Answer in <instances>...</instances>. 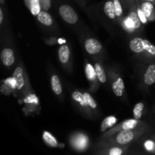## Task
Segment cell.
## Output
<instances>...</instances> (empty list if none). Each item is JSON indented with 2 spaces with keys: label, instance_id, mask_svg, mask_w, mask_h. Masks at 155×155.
Wrapping results in <instances>:
<instances>
[{
  "label": "cell",
  "instance_id": "6da1fadb",
  "mask_svg": "<svg viewBox=\"0 0 155 155\" xmlns=\"http://www.w3.org/2000/svg\"><path fill=\"white\" fill-rule=\"evenodd\" d=\"M130 48L136 54H144L155 57V45L146 39L133 38L130 42Z\"/></svg>",
  "mask_w": 155,
  "mask_h": 155
},
{
  "label": "cell",
  "instance_id": "7a4b0ae2",
  "mask_svg": "<svg viewBox=\"0 0 155 155\" xmlns=\"http://www.w3.org/2000/svg\"><path fill=\"white\" fill-rule=\"evenodd\" d=\"M58 13L62 19L68 24H74L78 21V15L69 5H61L58 8Z\"/></svg>",
  "mask_w": 155,
  "mask_h": 155
},
{
  "label": "cell",
  "instance_id": "3957f363",
  "mask_svg": "<svg viewBox=\"0 0 155 155\" xmlns=\"http://www.w3.org/2000/svg\"><path fill=\"white\" fill-rule=\"evenodd\" d=\"M85 49L89 54H96L102 49V45L95 38H89L84 43Z\"/></svg>",
  "mask_w": 155,
  "mask_h": 155
},
{
  "label": "cell",
  "instance_id": "277c9868",
  "mask_svg": "<svg viewBox=\"0 0 155 155\" xmlns=\"http://www.w3.org/2000/svg\"><path fill=\"white\" fill-rule=\"evenodd\" d=\"M135 136L136 134L133 130H121L117 135L115 140L119 145H127L134 139Z\"/></svg>",
  "mask_w": 155,
  "mask_h": 155
},
{
  "label": "cell",
  "instance_id": "5b68a950",
  "mask_svg": "<svg viewBox=\"0 0 155 155\" xmlns=\"http://www.w3.org/2000/svg\"><path fill=\"white\" fill-rule=\"evenodd\" d=\"M129 7V12H128V18L131 21L132 24L133 25V30H138L141 27L142 22L139 18V15L137 13V8H136V3H131Z\"/></svg>",
  "mask_w": 155,
  "mask_h": 155
},
{
  "label": "cell",
  "instance_id": "8992f818",
  "mask_svg": "<svg viewBox=\"0 0 155 155\" xmlns=\"http://www.w3.org/2000/svg\"><path fill=\"white\" fill-rule=\"evenodd\" d=\"M140 7L148 21H155V5L146 0H141Z\"/></svg>",
  "mask_w": 155,
  "mask_h": 155
},
{
  "label": "cell",
  "instance_id": "52a82bcc",
  "mask_svg": "<svg viewBox=\"0 0 155 155\" xmlns=\"http://www.w3.org/2000/svg\"><path fill=\"white\" fill-rule=\"evenodd\" d=\"M2 62L3 64L6 67H10L15 63V55H14V51L12 48H5L2 51L1 55Z\"/></svg>",
  "mask_w": 155,
  "mask_h": 155
},
{
  "label": "cell",
  "instance_id": "ba28073f",
  "mask_svg": "<svg viewBox=\"0 0 155 155\" xmlns=\"http://www.w3.org/2000/svg\"><path fill=\"white\" fill-rule=\"evenodd\" d=\"M13 79L15 82V89L21 90L24 86V70L21 67H17L13 74Z\"/></svg>",
  "mask_w": 155,
  "mask_h": 155
},
{
  "label": "cell",
  "instance_id": "9c48e42d",
  "mask_svg": "<svg viewBox=\"0 0 155 155\" xmlns=\"http://www.w3.org/2000/svg\"><path fill=\"white\" fill-rule=\"evenodd\" d=\"M144 83L147 86H151L155 83V64H151L145 71L144 74Z\"/></svg>",
  "mask_w": 155,
  "mask_h": 155
},
{
  "label": "cell",
  "instance_id": "30bf717a",
  "mask_svg": "<svg viewBox=\"0 0 155 155\" xmlns=\"http://www.w3.org/2000/svg\"><path fill=\"white\" fill-rule=\"evenodd\" d=\"M139 120H137L134 118V119H130L125 120L123 122L122 124H120L117 128L113 129L111 130V133H115V132L121 131V130H134L138 125H139Z\"/></svg>",
  "mask_w": 155,
  "mask_h": 155
},
{
  "label": "cell",
  "instance_id": "8fae6325",
  "mask_svg": "<svg viewBox=\"0 0 155 155\" xmlns=\"http://www.w3.org/2000/svg\"><path fill=\"white\" fill-rule=\"evenodd\" d=\"M112 90L114 94L117 97H121L125 91V84L121 77H118L112 84Z\"/></svg>",
  "mask_w": 155,
  "mask_h": 155
},
{
  "label": "cell",
  "instance_id": "7c38bea8",
  "mask_svg": "<svg viewBox=\"0 0 155 155\" xmlns=\"http://www.w3.org/2000/svg\"><path fill=\"white\" fill-rule=\"evenodd\" d=\"M71 57V51L68 45H63L60 46L58 49V58L59 61L63 64L68 63Z\"/></svg>",
  "mask_w": 155,
  "mask_h": 155
},
{
  "label": "cell",
  "instance_id": "4fadbf2b",
  "mask_svg": "<svg viewBox=\"0 0 155 155\" xmlns=\"http://www.w3.org/2000/svg\"><path fill=\"white\" fill-rule=\"evenodd\" d=\"M104 14L107 15L108 18L111 20H114L116 18V14H115L114 5L113 0H107L105 2L103 7Z\"/></svg>",
  "mask_w": 155,
  "mask_h": 155
},
{
  "label": "cell",
  "instance_id": "5bb4252c",
  "mask_svg": "<svg viewBox=\"0 0 155 155\" xmlns=\"http://www.w3.org/2000/svg\"><path fill=\"white\" fill-rule=\"evenodd\" d=\"M51 86L53 92L55 95H60L62 94L63 89H62V85L61 83V80L57 75H53L51 78Z\"/></svg>",
  "mask_w": 155,
  "mask_h": 155
},
{
  "label": "cell",
  "instance_id": "9a60e30c",
  "mask_svg": "<svg viewBox=\"0 0 155 155\" xmlns=\"http://www.w3.org/2000/svg\"><path fill=\"white\" fill-rule=\"evenodd\" d=\"M37 19L39 22L43 25L49 27V26L52 25L53 24V19L51 18V15L48 14V12H45V11H41L37 15Z\"/></svg>",
  "mask_w": 155,
  "mask_h": 155
},
{
  "label": "cell",
  "instance_id": "2e32d148",
  "mask_svg": "<svg viewBox=\"0 0 155 155\" xmlns=\"http://www.w3.org/2000/svg\"><path fill=\"white\" fill-rule=\"evenodd\" d=\"M26 3L30 8V12L34 16H37L41 12V3L39 0H25Z\"/></svg>",
  "mask_w": 155,
  "mask_h": 155
},
{
  "label": "cell",
  "instance_id": "e0dca14e",
  "mask_svg": "<svg viewBox=\"0 0 155 155\" xmlns=\"http://www.w3.org/2000/svg\"><path fill=\"white\" fill-rule=\"evenodd\" d=\"M117 119L114 116H109L104 118L101 124V132L104 133L107 129H110L111 127H114V125L117 123Z\"/></svg>",
  "mask_w": 155,
  "mask_h": 155
},
{
  "label": "cell",
  "instance_id": "ac0fdd59",
  "mask_svg": "<svg viewBox=\"0 0 155 155\" xmlns=\"http://www.w3.org/2000/svg\"><path fill=\"white\" fill-rule=\"evenodd\" d=\"M94 68H95V74H96V77H98V80L101 83H106V81H107V76H106L105 71H104L103 67L100 64L96 63L94 64Z\"/></svg>",
  "mask_w": 155,
  "mask_h": 155
},
{
  "label": "cell",
  "instance_id": "d6986e66",
  "mask_svg": "<svg viewBox=\"0 0 155 155\" xmlns=\"http://www.w3.org/2000/svg\"><path fill=\"white\" fill-rule=\"evenodd\" d=\"M42 139L45 141V143L51 147H58V143L57 142V139L54 138L51 133L48 131H44L42 133Z\"/></svg>",
  "mask_w": 155,
  "mask_h": 155
},
{
  "label": "cell",
  "instance_id": "ffe728a7",
  "mask_svg": "<svg viewBox=\"0 0 155 155\" xmlns=\"http://www.w3.org/2000/svg\"><path fill=\"white\" fill-rule=\"evenodd\" d=\"M144 108H145V104L142 102H139L135 105L133 108V117L135 119L139 120L142 118Z\"/></svg>",
  "mask_w": 155,
  "mask_h": 155
},
{
  "label": "cell",
  "instance_id": "44dd1931",
  "mask_svg": "<svg viewBox=\"0 0 155 155\" xmlns=\"http://www.w3.org/2000/svg\"><path fill=\"white\" fill-rule=\"evenodd\" d=\"M83 97H84L85 103H86V106H89L91 108L95 109L97 107V103L93 98V97L88 92H85L83 93Z\"/></svg>",
  "mask_w": 155,
  "mask_h": 155
},
{
  "label": "cell",
  "instance_id": "7402d4cb",
  "mask_svg": "<svg viewBox=\"0 0 155 155\" xmlns=\"http://www.w3.org/2000/svg\"><path fill=\"white\" fill-rule=\"evenodd\" d=\"M114 5L115 14L116 17L118 18H121L124 13V9H123V5L120 0H113Z\"/></svg>",
  "mask_w": 155,
  "mask_h": 155
},
{
  "label": "cell",
  "instance_id": "603a6c76",
  "mask_svg": "<svg viewBox=\"0 0 155 155\" xmlns=\"http://www.w3.org/2000/svg\"><path fill=\"white\" fill-rule=\"evenodd\" d=\"M88 140L86 136L83 135H79L75 140V145L79 148H84L87 144Z\"/></svg>",
  "mask_w": 155,
  "mask_h": 155
},
{
  "label": "cell",
  "instance_id": "cb8c5ba5",
  "mask_svg": "<svg viewBox=\"0 0 155 155\" xmlns=\"http://www.w3.org/2000/svg\"><path fill=\"white\" fill-rule=\"evenodd\" d=\"M72 98H74L75 101H77V102L80 103L81 105L83 106H86V103H85L84 97H83V94L80 93L79 92H74L72 94Z\"/></svg>",
  "mask_w": 155,
  "mask_h": 155
},
{
  "label": "cell",
  "instance_id": "d4e9b609",
  "mask_svg": "<svg viewBox=\"0 0 155 155\" xmlns=\"http://www.w3.org/2000/svg\"><path fill=\"white\" fill-rule=\"evenodd\" d=\"M136 8H137L138 15H139V19H140L142 24H147V23H148V20L147 19V18L145 17V14H144V12H142V8H141V7H140V5H139V4L136 5Z\"/></svg>",
  "mask_w": 155,
  "mask_h": 155
},
{
  "label": "cell",
  "instance_id": "484cf974",
  "mask_svg": "<svg viewBox=\"0 0 155 155\" xmlns=\"http://www.w3.org/2000/svg\"><path fill=\"white\" fill-rule=\"evenodd\" d=\"M86 74H87V77L89 80H94L96 76V74H95V68H92L90 64H88L86 65Z\"/></svg>",
  "mask_w": 155,
  "mask_h": 155
},
{
  "label": "cell",
  "instance_id": "4316f807",
  "mask_svg": "<svg viewBox=\"0 0 155 155\" xmlns=\"http://www.w3.org/2000/svg\"><path fill=\"white\" fill-rule=\"evenodd\" d=\"M108 154L110 155H121L123 154V150L120 148L114 147V148H110Z\"/></svg>",
  "mask_w": 155,
  "mask_h": 155
},
{
  "label": "cell",
  "instance_id": "83f0119b",
  "mask_svg": "<svg viewBox=\"0 0 155 155\" xmlns=\"http://www.w3.org/2000/svg\"><path fill=\"white\" fill-rule=\"evenodd\" d=\"M154 143L153 142H151V141H147L145 143V147L148 151H151V150L154 149Z\"/></svg>",
  "mask_w": 155,
  "mask_h": 155
},
{
  "label": "cell",
  "instance_id": "f1b7e54d",
  "mask_svg": "<svg viewBox=\"0 0 155 155\" xmlns=\"http://www.w3.org/2000/svg\"><path fill=\"white\" fill-rule=\"evenodd\" d=\"M42 6L45 8H48L50 6V0H42Z\"/></svg>",
  "mask_w": 155,
  "mask_h": 155
},
{
  "label": "cell",
  "instance_id": "f546056e",
  "mask_svg": "<svg viewBox=\"0 0 155 155\" xmlns=\"http://www.w3.org/2000/svg\"><path fill=\"white\" fill-rule=\"evenodd\" d=\"M123 2H124L125 3L127 6H129L130 4H131V3L136 2V0H123Z\"/></svg>",
  "mask_w": 155,
  "mask_h": 155
},
{
  "label": "cell",
  "instance_id": "4dcf8cb0",
  "mask_svg": "<svg viewBox=\"0 0 155 155\" xmlns=\"http://www.w3.org/2000/svg\"><path fill=\"white\" fill-rule=\"evenodd\" d=\"M3 18H4V15H3L2 9L0 8V24H2L3 23Z\"/></svg>",
  "mask_w": 155,
  "mask_h": 155
},
{
  "label": "cell",
  "instance_id": "1f68e13d",
  "mask_svg": "<svg viewBox=\"0 0 155 155\" xmlns=\"http://www.w3.org/2000/svg\"><path fill=\"white\" fill-rule=\"evenodd\" d=\"M136 5H138V4H140V2H141V0H136Z\"/></svg>",
  "mask_w": 155,
  "mask_h": 155
},
{
  "label": "cell",
  "instance_id": "d6a6232c",
  "mask_svg": "<svg viewBox=\"0 0 155 155\" xmlns=\"http://www.w3.org/2000/svg\"><path fill=\"white\" fill-rule=\"evenodd\" d=\"M146 1H148V2H151L154 3V4L155 5V0H146Z\"/></svg>",
  "mask_w": 155,
  "mask_h": 155
},
{
  "label": "cell",
  "instance_id": "836d02e7",
  "mask_svg": "<svg viewBox=\"0 0 155 155\" xmlns=\"http://www.w3.org/2000/svg\"><path fill=\"white\" fill-rule=\"evenodd\" d=\"M0 2H1L2 5H3L5 2V0H0Z\"/></svg>",
  "mask_w": 155,
  "mask_h": 155
}]
</instances>
